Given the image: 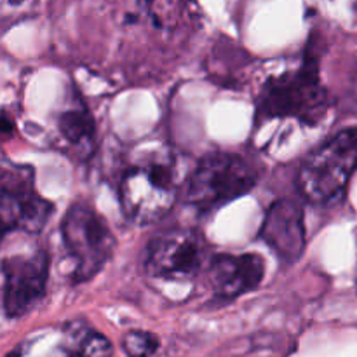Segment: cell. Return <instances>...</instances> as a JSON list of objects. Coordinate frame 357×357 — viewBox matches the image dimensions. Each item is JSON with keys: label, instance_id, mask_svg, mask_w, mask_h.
Returning a JSON list of instances; mask_svg holds the SVG:
<instances>
[{"label": "cell", "instance_id": "obj_1", "mask_svg": "<svg viewBox=\"0 0 357 357\" xmlns=\"http://www.w3.org/2000/svg\"><path fill=\"white\" fill-rule=\"evenodd\" d=\"M326 112V89L321 84L319 59L314 51H307L305 59L296 70L267 80L257 103L260 121L293 117L303 124L316 126Z\"/></svg>", "mask_w": 357, "mask_h": 357}, {"label": "cell", "instance_id": "obj_2", "mask_svg": "<svg viewBox=\"0 0 357 357\" xmlns=\"http://www.w3.org/2000/svg\"><path fill=\"white\" fill-rule=\"evenodd\" d=\"M357 169V128L342 129L317 146L303 160L298 188L316 206H333L342 201Z\"/></svg>", "mask_w": 357, "mask_h": 357}, {"label": "cell", "instance_id": "obj_3", "mask_svg": "<svg viewBox=\"0 0 357 357\" xmlns=\"http://www.w3.org/2000/svg\"><path fill=\"white\" fill-rule=\"evenodd\" d=\"M178 197L176 171L171 160L150 159L126 171L121 181L122 211L138 225L159 222Z\"/></svg>", "mask_w": 357, "mask_h": 357}, {"label": "cell", "instance_id": "obj_4", "mask_svg": "<svg viewBox=\"0 0 357 357\" xmlns=\"http://www.w3.org/2000/svg\"><path fill=\"white\" fill-rule=\"evenodd\" d=\"M258 174L244 157L229 152L206 155L192 173L185 201L201 211H211L250 194Z\"/></svg>", "mask_w": 357, "mask_h": 357}, {"label": "cell", "instance_id": "obj_5", "mask_svg": "<svg viewBox=\"0 0 357 357\" xmlns=\"http://www.w3.org/2000/svg\"><path fill=\"white\" fill-rule=\"evenodd\" d=\"M61 236L73 261V279L89 281L110 261L115 239L105 220L86 204H73L61 222Z\"/></svg>", "mask_w": 357, "mask_h": 357}, {"label": "cell", "instance_id": "obj_6", "mask_svg": "<svg viewBox=\"0 0 357 357\" xmlns=\"http://www.w3.org/2000/svg\"><path fill=\"white\" fill-rule=\"evenodd\" d=\"M206 244L192 230H169L146 246L145 268L153 279L188 281L206 267Z\"/></svg>", "mask_w": 357, "mask_h": 357}, {"label": "cell", "instance_id": "obj_7", "mask_svg": "<svg viewBox=\"0 0 357 357\" xmlns=\"http://www.w3.org/2000/svg\"><path fill=\"white\" fill-rule=\"evenodd\" d=\"M3 309L13 319L30 312L45 295L49 258L44 251L16 255L2 264Z\"/></svg>", "mask_w": 357, "mask_h": 357}, {"label": "cell", "instance_id": "obj_8", "mask_svg": "<svg viewBox=\"0 0 357 357\" xmlns=\"http://www.w3.org/2000/svg\"><path fill=\"white\" fill-rule=\"evenodd\" d=\"M264 275L265 260L257 253L216 255L206 265V279L220 302L236 300L257 289Z\"/></svg>", "mask_w": 357, "mask_h": 357}, {"label": "cell", "instance_id": "obj_9", "mask_svg": "<svg viewBox=\"0 0 357 357\" xmlns=\"http://www.w3.org/2000/svg\"><path fill=\"white\" fill-rule=\"evenodd\" d=\"M303 209L291 199L271 206L260 229V237L284 264H295L305 250Z\"/></svg>", "mask_w": 357, "mask_h": 357}, {"label": "cell", "instance_id": "obj_10", "mask_svg": "<svg viewBox=\"0 0 357 357\" xmlns=\"http://www.w3.org/2000/svg\"><path fill=\"white\" fill-rule=\"evenodd\" d=\"M54 211V204L33 192L0 190V243L7 234H38Z\"/></svg>", "mask_w": 357, "mask_h": 357}, {"label": "cell", "instance_id": "obj_11", "mask_svg": "<svg viewBox=\"0 0 357 357\" xmlns=\"http://www.w3.org/2000/svg\"><path fill=\"white\" fill-rule=\"evenodd\" d=\"M59 132L70 145L80 150H89L94 139V121L84 107L65 110L58 121Z\"/></svg>", "mask_w": 357, "mask_h": 357}, {"label": "cell", "instance_id": "obj_12", "mask_svg": "<svg viewBox=\"0 0 357 357\" xmlns=\"http://www.w3.org/2000/svg\"><path fill=\"white\" fill-rule=\"evenodd\" d=\"M122 349L129 357H152L159 349V338L150 331L132 330L122 338Z\"/></svg>", "mask_w": 357, "mask_h": 357}, {"label": "cell", "instance_id": "obj_13", "mask_svg": "<svg viewBox=\"0 0 357 357\" xmlns=\"http://www.w3.org/2000/svg\"><path fill=\"white\" fill-rule=\"evenodd\" d=\"M112 344L100 333L87 335L80 345V357H112Z\"/></svg>", "mask_w": 357, "mask_h": 357}, {"label": "cell", "instance_id": "obj_14", "mask_svg": "<svg viewBox=\"0 0 357 357\" xmlns=\"http://www.w3.org/2000/svg\"><path fill=\"white\" fill-rule=\"evenodd\" d=\"M24 0H10V3H23Z\"/></svg>", "mask_w": 357, "mask_h": 357}, {"label": "cell", "instance_id": "obj_15", "mask_svg": "<svg viewBox=\"0 0 357 357\" xmlns=\"http://www.w3.org/2000/svg\"><path fill=\"white\" fill-rule=\"evenodd\" d=\"M146 2H149V3H153V2H155V0H146Z\"/></svg>", "mask_w": 357, "mask_h": 357}, {"label": "cell", "instance_id": "obj_16", "mask_svg": "<svg viewBox=\"0 0 357 357\" xmlns=\"http://www.w3.org/2000/svg\"><path fill=\"white\" fill-rule=\"evenodd\" d=\"M356 284H357V268H356Z\"/></svg>", "mask_w": 357, "mask_h": 357}, {"label": "cell", "instance_id": "obj_17", "mask_svg": "<svg viewBox=\"0 0 357 357\" xmlns=\"http://www.w3.org/2000/svg\"><path fill=\"white\" fill-rule=\"evenodd\" d=\"M356 10H357V0H356Z\"/></svg>", "mask_w": 357, "mask_h": 357}]
</instances>
